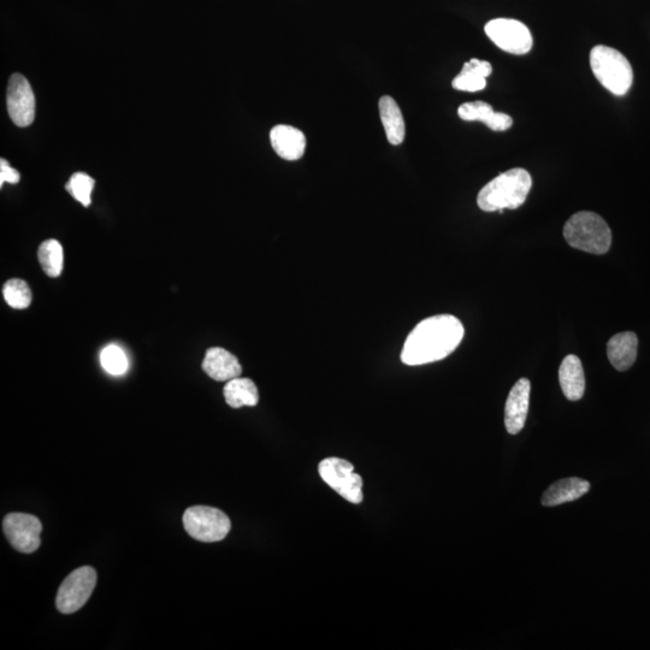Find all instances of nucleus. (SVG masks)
<instances>
[{
    "instance_id": "nucleus-1",
    "label": "nucleus",
    "mask_w": 650,
    "mask_h": 650,
    "mask_svg": "<svg viewBox=\"0 0 650 650\" xmlns=\"http://www.w3.org/2000/svg\"><path fill=\"white\" fill-rule=\"evenodd\" d=\"M464 333L462 322L452 315L424 319L407 336L401 360L410 366L439 362L457 350Z\"/></svg>"
},
{
    "instance_id": "nucleus-2",
    "label": "nucleus",
    "mask_w": 650,
    "mask_h": 650,
    "mask_svg": "<svg viewBox=\"0 0 650 650\" xmlns=\"http://www.w3.org/2000/svg\"><path fill=\"white\" fill-rule=\"evenodd\" d=\"M533 180L525 169H511L495 177L478 193L477 204L486 212L518 209L527 200Z\"/></svg>"
},
{
    "instance_id": "nucleus-3",
    "label": "nucleus",
    "mask_w": 650,
    "mask_h": 650,
    "mask_svg": "<svg viewBox=\"0 0 650 650\" xmlns=\"http://www.w3.org/2000/svg\"><path fill=\"white\" fill-rule=\"evenodd\" d=\"M564 238L571 247L598 256L612 245V232L604 218L589 211L577 212L566 222Z\"/></svg>"
},
{
    "instance_id": "nucleus-4",
    "label": "nucleus",
    "mask_w": 650,
    "mask_h": 650,
    "mask_svg": "<svg viewBox=\"0 0 650 650\" xmlns=\"http://www.w3.org/2000/svg\"><path fill=\"white\" fill-rule=\"evenodd\" d=\"M590 67L600 84L618 97L625 96L634 82V70L623 53L605 45L590 52Z\"/></svg>"
},
{
    "instance_id": "nucleus-5",
    "label": "nucleus",
    "mask_w": 650,
    "mask_h": 650,
    "mask_svg": "<svg viewBox=\"0 0 650 650\" xmlns=\"http://www.w3.org/2000/svg\"><path fill=\"white\" fill-rule=\"evenodd\" d=\"M183 527L194 540L212 543L226 539L232 523L218 508L194 506L183 514Z\"/></svg>"
},
{
    "instance_id": "nucleus-6",
    "label": "nucleus",
    "mask_w": 650,
    "mask_h": 650,
    "mask_svg": "<svg viewBox=\"0 0 650 650\" xmlns=\"http://www.w3.org/2000/svg\"><path fill=\"white\" fill-rule=\"evenodd\" d=\"M319 475L328 486L352 504L363 501V478L354 472V466L347 460L327 458L318 466Z\"/></svg>"
},
{
    "instance_id": "nucleus-7",
    "label": "nucleus",
    "mask_w": 650,
    "mask_h": 650,
    "mask_svg": "<svg viewBox=\"0 0 650 650\" xmlns=\"http://www.w3.org/2000/svg\"><path fill=\"white\" fill-rule=\"evenodd\" d=\"M97 584V572L91 566L80 567L64 579L56 599L57 610L72 614L81 610L91 598Z\"/></svg>"
},
{
    "instance_id": "nucleus-8",
    "label": "nucleus",
    "mask_w": 650,
    "mask_h": 650,
    "mask_svg": "<svg viewBox=\"0 0 650 650\" xmlns=\"http://www.w3.org/2000/svg\"><path fill=\"white\" fill-rule=\"evenodd\" d=\"M484 31L502 51L512 55H525L533 47V35L524 23L512 19L489 21Z\"/></svg>"
},
{
    "instance_id": "nucleus-9",
    "label": "nucleus",
    "mask_w": 650,
    "mask_h": 650,
    "mask_svg": "<svg viewBox=\"0 0 650 650\" xmlns=\"http://www.w3.org/2000/svg\"><path fill=\"white\" fill-rule=\"evenodd\" d=\"M5 536L16 551L31 554L41 545L43 524L37 517L27 513H9L3 520Z\"/></svg>"
},
{
    "instance_id": "nucleus-10",
    "label": "nucleus",
    "mask_w": 650,
    "mask_h": 650,
    "mask_svg": "<svg viewBox=\"0 0 650 650\" xmlns=\"http://www.w3.org/2000/svg\"><path fill=\"white\" fill-rule=\"evenodd\" d=\"M9 116L17 127L31 126L35 118V96L25 76H11L7 93Z\"/></svg>"
},
{
    "instance_id": "nucleus-11",
    "label": "nucleus",
    "mask_w": 650,
    "mask_h": 650,
    "mask_svg": "<svg viewBox=\"0 0 650 650\" xmlns=\"http://www.w3.org/2000/svg\"><path fill=\"white\" fill-rule=\"evenodd\" d=\"M531 384L528 378H520L514 384L506 401L505 425L508 434L517 435L527 422Z\"/></svg>"
},
{
    "instance_id": "nucleus-12",
    "label": "nucleus",
    "mask_w": 650,
    "mask_h": 650,
    "mask_svg": "<svg viewBox=\"0 0 650 650\" xmlns=\"http://www.w3.org/2000/svg\"><path fill=\"white\" fill-rule=\"evenodd\" d=\"M271 146L282 159L298 161L306 150V137L301 130L286 124H280L271 129Z\"/></svg>"
},
{
    "instance_id": "nucleus-13",
    "label": "nucleus",
    "mask_w": 650,
    "mask_h": 650,
    "mask_svg": "<svg viewBox=\"0 0 650 650\" xmlns=\"http://www.w3.org/2000/svg\"><path fill=\"white\" fill-rule=\"evenodd\" d=\"M203 370L212 380L228 382L240 377L242 369L234 354L220 347L210 348L203 360Z\"/></svg>"
},
{
    "instance_id": "nucleus-14",
    "label": "nucleus",
    "mask_w": 650,
    "mask_h": 650,
    "mask_svg": "<svg viewBox=\"0 0 650 650\" xmlns=\"http://www.w3.org/2000/svg\"><path fill=\"white\" fill-rule=\"evenodd\" d=\"M458 115L466 122H482L494 132H505L513 124L511 116L495 112L492 105L486 102L465 103L459 106Z\"/></svg>"
},
{
    "instance_id": "nucleus-15",
    "label": "nucleus",
    "mask_w": 650,
    "mask_h": 650,
    "mask_svg": "<svg viewBox=\"0 0 650 650\" xmlns=\"http://www.w3.org/2000/svg\"><path fill=\"white\" fill-rule=\"evenodd\" d=\"M638 339L635 333H620L608 341L607 356L613 368L626 371L631 368L637 358Z\"/></svg>"
},
{
    "instance_id": "nucleus-16",
    "label": "nucleus",
    "mask_w": 650,
    "mask_h": 650,
    "mask_svg": "<svg viewBox=\"0 0 650 650\" xmlns=\"http://www.w3.org/2000/svg\"><path fill=\"white\" fill-rule=\"evenodd\" d=\"M559 381L566 399L578 401L583 398L585 390V377L581 359L576 356H567L561 363Z\"/></svg>"
},
{
    "instance_id": "nucleus-17",
    "label": "nucleus",
    "mask_w": 650,
    "mask_h": 650,
    "mask_svg": "<svg viewBox=\"0 0 650 650\" xmlns=\"http://www.w3.org/2000/svg\"><path fill=\"white\" fill-rule=\"evenodd\" d=\"M493 67L487 61L472 58L465 63L462 72L452 82L454 90L463 92H478L487 86V78L492 75Z\"/></svg>"
},
{
    "instance_id": "nucleus-18",
    "label": "nucleus",
    "mask_w": 650,
    "mask_h": 650,
    "mask_svg": "<svg viewBox=\"0 0 650 650\" xmlns=\"http://www.w3.org/2000/svg\"><path fill=\"white\" fill-rule=\"evenodd\" d=\"M378 109H380L381 121L389 144L394 146L403 144L406 127L398 103L392 97L384 96L378 102Z\"/></svg>"
},
{
    "instance_id": "nucleus-19",
    "label": "nucleus",
    "mask_w": 650,
    "mask_h": 650,
    "mask_svg": "<svg viewBox=\"0 0 650 650\" xmlns=\"http://www.w3.org/2000/svg\"><path fill=\"white\" fill-rule=\"evenodd\" d=\"M590 489L588 481L581 478H566L552 484L542 496L543 506H558L582 498Z\"/></svg>"
},
{
    "instance_id": "nucleus-20",
    "label": "nucleus",
    "mask_w": 650,
    "mask_h": 650,
    "mask_svg": "<svg viewBox=\"0 0 650 650\" xmlns=\"http://www.w3.org/2000/svg\"><path fill=\"white\" fill-rule=\"evenodd\" d=\"M224 398L233 409L256 406L259 401L258 388L250 378L236 377L224 387Z\"/></svg>"
},
{
    "instance_id": "nucleus-21",
    "label": "nucleus",
    "mask_w": 650,
    "mask_h": 650,
    "mask_svg": "<svg viewBox=\"0 0 650 650\" xmlns=\"http://www.w3.org/2000/svg\"><path fill=\"white\" fill-rule=\"evenodd\" d=\"M38 258L47 276L58 277L62 274L64 253L62 245L57 240L44 241L39 247Z\"/></svg>"
},
{
    "instance_id": "nucleus-22",
    "label": "nucleus",
    "mask_w": 650,
    "mask_h": 650,
    "mask_svg": "<svg viewBox=\"0 0 650 650\" xmlns=\"http://www.w3.org/2000/svg\"><path fill=\"white\" fill-rule=\"evenodd\" d=\"M3 295L8 305L16 310L27 309L32 303V292L26 281L13 279L5 283Z\"/></svg>"
},
{
    "instance_id": "nucleus-23",
    "label": "nucleus",
    "mask_w": 650,
    "mask_h": 650,
    "mask_svg": "<svg viewBox=\"0 0 650 650\" xmlns=\"http://www.w3.org/2000/svg\"><path fill=\"white\" fill-rule=\"evenodd\" d=\"M100 363L103 369L112 376L126 374L129 368L128 358L121 347L110 345L100 353Z\"/></svg>"
},
{
    "instance_id": "nucleus-24",
    "label": "nucleus",
    "mask_w": 650,
    "mask_h": 650,
    "mask_svg": "<svg viewBox=\"0 0 650 650\" xmlns=\"http://www.w3.org/2000/svg\"><path fill=\"white\" fill-rule=\"evenodd\" d=\"M65 188H67V191L72 194V197L75 200H78V202L86 206V208L91 205V195L94 188V180L91 176H88L85 173H75L70 177Z\"/></svg>"
},
{
    "instance_id": "nucleus-25",
    "label": "nucleus",
    "mask_w": 650,
    "mask_h": 650,
    "mask_svg": "<svg viewBox=\"0 0 650 650\" xmlns=\"http://www.w3.org/2000/svg\"><path fill=\"white\" fill-rule=\"evenodd\" d=\"M20 181L19 171L11 168L9 163L2 159L0 161V185H4L5 182L15 185V183Z\"/></svg>"
}]
</instances>
